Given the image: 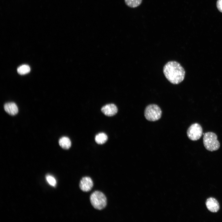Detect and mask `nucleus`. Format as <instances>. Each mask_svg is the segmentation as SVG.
Masks as SVG:
<instances>
[{
  "label": "nucleus",
  "instance_id": "nucleus-1",
  "mask_svg": "<svg viewBox=\"0 0 222 222\" xmlns=\"http://www.w3.org/2000/svg\"><path fill=\"white\" fill-rule=\"evenodd\" d=\"M163 72L166 79L171 83L177 84L183 80L185 76V71L177 61H170L164 66Z\"/></svg>",
  "mask_w": 222,
  "mask_h": 222
},
{
  "label": "nucleus",
  "instance_id": "nucleus-2",
  "mask_svg": "<svg viewBox=\"0 0 222 222\" xmlns=\"http://www.w3.org/2000/svg\"><path fill=\"white\" fill-rule=\"evenodd\" d=\"M203 142L205 148L210 151H216L220 146V142L217 140L216 134L212 132H206L204 134Z\"/></svg>",
  "mask_w": 222,
  "mask_h": 222
},
{
  "label": "nucleus",
  "instance_id": "nucleus-3",
  "mask_svg": "<svg viewBox=\"0 0 222 222\" xmlns=\"http://www.w3.org/2000/svg\"><path fill=\"white\" fill-rule=\"evenodd\" d=\"M90 202L96 209L101 210L104 208L107 204V199L105 195L99 191H95L91 195Z\"/></svg>",
  "mask_w": 222,
  "mask_h": 222
},
{
  "label": "nucleus",
  "instance_id": "nucleus-4",
  "mask_svg": "<svg viewBox=\"0 0 222 222\" xmlns=\"http://www.w3.org/2000/svg\"><path fill=\"white\" fill-rule=\"evenodd\" d=\"M144 114L147 120L154 121L160 118L162 112L160 108L157 105L151 104L146 107Z\"/></svg>",
  "mask_w": 222,
  "mask_h": 222
},
{
  "label": "nucleus",
  "instance_id": "nucleus-5",
  "mask_svg": "<svg viewBox=\"0 0 222 222\" xmlns=\"http://www.w3.org/2000/svg\"><path fill=\"white\" fill-rule=\"evenodd\" d=\"M187 135L188 138L193 141L199 139L203 134V129L199 123H195L191 125L187 129Z\"/></svg>",
  "mask_w": 222,
  "mask_h": 222
},
{
  "label": "nucleus",
  "instance_id": "nucleus-6",
  "mask_svg": "<svg viewBox=\"0 0 222 222\" xmlns=\"http://www.w3.org/2000/svg\"><path fill=\"white\" fill-rule=\"evenodd\" d=\"M93 182L89 177H83L80 180L79 187L80 189L84 192H88L91 190L93 186Z\"/></svg>",
  "mask_w": 222,
  "mask_h": 222
},
{
  "label": "nucleus",
  "instance_id": "nucleus-7",
  "mask_svg": "<svg viewBox=\"0 0 222 222\" xmlns=\"http://www.w3.org/2000/svg\"><path fill=\"white\" fill-rule=\"evenodd\" d=\"M206 205L208 209L212 212H217L220 209V206L217 201L215 198L210 197L208 199L206 202Z\"/></svg>",
  "mask_w": 222,
  "mask_h": 222
},
{
  "label": "nucleus",
  "instance_id": "nucleus-8",
  "mask_svg": "<svg viewBox=\"0 0 222 222\" xmlns=\"http://www.w3.org/2000/svg\"><path fill=\"white\" fill-rule=\"evenodd\" d=\"M118 111L117 106L114 104H110L105 105L101 109V112L105 115L112 116L115 115Z\"/></svg>",
  "mask_w": 222,
  "mask_h": 222
},
{
  "label": "nucleus",
  "instance_id": "nucleus-9",
  "mask_svg": "<svg viewBox=\"0 0 222 222\" xmlns=\"http://www.w3.org/2000/svg\"><path fill=\"white\" fill-rule=\"evenodd\" d=\"M4 108L6 112L11 115H15L18 113V107L14 102H10L6 103Z\"/></svg>",
  "mask_w": 222,
  "mask_h": 222
},
{
  "label": "nucleus",
  "instance_id": "nucleus-10",
  "mask_svg": "<svg viewBox=\"0 0 222 222\" xmlns=\"http://www.w3.org/2000/svg\"><path fill=\"white\" fill-rule=\"evenodd\" d=\"M59 144L63 149L67 150L71 146V142L69 138L66 137H63L61 138L59 140Z\"/></svg>",
  "mask_w": 222,
  "mask_h": 222
},
{
  "label": "nucleus",
  "instance_id": "nucleus-11",
  "mask_svg": "<svg viewBox=\"0 0 222 222\" xmlns=\"http://www.w3.org/2000/svg\"><path fill=\"white\" fill-rule=\"evenodd\" d=\"M95 139L97 143L99 144H102L106 142L108 139V137L106 134L101 133L96 136Z\"/></svg>",
  "mask_w": 222,
  "mask_h": 222
},
{
  "label": "nucleus",
  "instance_id": "nucleus-12",
  "mask_svg": "<svg viewBox=\"0 0 222 222\" xmlns=\"http://www.w3.org/2000/svg\"><path fill=\"white\" fill-rule=\"evenodd\" d=\"M125 4L129 7L135 8L139 6L142 3V0H125Z\"/></svg>",
  "mask_w": 222,
  "mask_h": 222
},
{
  "label": "nucleus",
  "instance_id": "nucleus-13",
  "mask_svg": "<svg viewBox=\"0 0 222 222\" xmlns=\"http://www.w3.org/2000/svg\"><path fill=\"white\" fill-rule=\"evenodd\" d=\"M30 66L27 64H23L19 66L17 69L18 72L23 75L28 73L30 71Z\"/></svg>",
  "mask_w": 222,
  "mask_h": 222
},
{
  "label": "nucleus",
  "instance_id": "nucleus-14",
  "mask_svg": "<svg viewBox=\"0 0 222 222\" xmlns=\"http://www.w3.org/2000/svg\"><path fill=\"white\" fill-rule=\"evenodd\" d=\"M46 179L48 183L51 186L55 187L56 184V181L55 178L52 176L48 175L46 176Z\"/></svg>",
  "mask_w": 222,
  "mask_h": 222
},
{
  "label": "nucleus",
  "instance_id": "nucleus-15",
  "mask_svg": "<svg viewBox=\"0 0 222 222\" xmlns=\"http://www.w3.org/2000/svg\"><path fill=\"white\" fill-rule=\"evenodd\" d=\"M216 5L218 10L220 12L222 13V0H217Z\"/></svg>",
  "mask_w": 222,
  "mask_h": 222
}]
</instances>
